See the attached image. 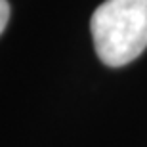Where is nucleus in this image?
<instances>
[{
    "instance_id": "obj_2",
    "label": "nucleus",
    "mask_w": 147,
    "mask_h": 147,
    "mask_svg": "<svg viewBox=\"0 0 147 147\" xmlns=\"http://www.w3.org/2000/svg\"><path fill=\"white\" fill-rule=\"evenodd\" d=\"M8 19H10V4L8 0H0V34L4 33Z\"/></svg>"
},
{
    "instance_id": "obj_1",
    "label": "nucleus",
    "mask_w": 147,
    "mask_h": 147,
    "mask_svg": "<svg viewBox=\"0 0 147 147\" xmlns=\"http://www.w3.org/2000/svg\"><path fill=\"white\" fill-rule=\"evenodd\" d=\"M90 31L105 65H128L147 48V0H105L94 11Z\"/></svg>"
}]
</instances>
